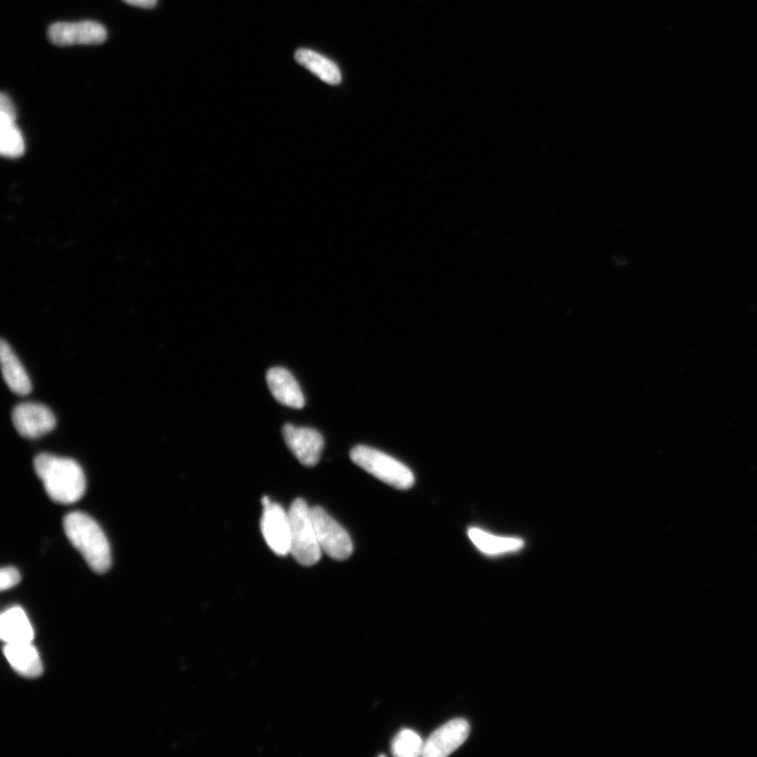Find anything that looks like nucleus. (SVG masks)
<instances>
[{"mask_svg": "<svg viewBox=\"0 0 757 757\" xmlns=\"http://www.w3.org/2000/svg\"><path fill=\"white\" fill-rule=\"evenodd\" d=\"M34 469L48 496L56 503L73 504L86 494L84 470L72 459L40 454L34 460Z\"/></svg>", "mask_w": 757, "mask_h": 757, "instance_id": "1", "label": "nucleus"}, {"mask_svg": "<svg viewBox=\"0 0 757 757\" xmlns=\"http://www.w3.org/2000/svg\"><path fill=\"white\" fill-rule=\"evenodd\" d=\"M65 533L97 574H105L112 564L111 547L104 530L85 513L69 514L64 520Z\"/></svg>", "mask_w": 757, "mask_h": 757, "instance_id": "2", "label": "nucleus"}, {"mask_svg": "<svg viewBox=\"0 0 757 757\" xmlns=\"http://www.w3.org/2000/svg\"><path fill=\"white\" fill-rule=\"evenodd\" d=\"M351 459L366 473L394 488L409 489L415 484L411 469L378 449L358 445L352 449Z\"/></svg>", "mask_w": 757, "mask_h": 757, "instance_id": "3", "label": "nucleus"}, {"mask_svg": "<svg viewBox=\"0 0 757 757\" xmlns=\"http://www.w3.org/2000/svg\"><path fill=\"white\" fill-rule=\"evenodd\" d=\"M291 522V554L303 566H313L322 557L311 508L303 499H297L289 510Z\"/></svg>", "mask_w": 757, "mask_h": 757, "instance_id": "4", "label": "nucleus"}, {"mask_svg": "<svg viewBox=\"0 0 757 757\" xmlns=\"http://www.w3.org/2000/svg\"><path fill=\"white\" fill-rule=\"evenodd\" d=\"M311 515L319 544L325 554L338 561L349 559L354 545L347 531L319 506L311 508Z\"/></svg>", "mask_w": 757, "mask_h": 757, "instance_id": "5", "label": "nucleus"}, {"mask_svg": "<svg viewBox=\"0 0 757 757\" xmlns=\"http://www.w3.org/2000/svg\"><path fill=\"white\" fill-rule=\"evenodd\" d=\"M12 420L17 433L27 439L43 437L56 426V418L51 409L40 403H23L17 405L12 413Z\"/></svg>", "mask_w": 757, "mask_h": 757, "instance_id": "6", "label": "nucleus"}, {"mask_svg": "<svg viewBox=\"0 0 757 757\" xmlns=\"http://www.w3.org/2000/svg\"><path fill=\"white\" fill-rule=\"evenodd\" d=\"M261 530L265 542L277 556L284 557L291 554L290 515L280 504L272 502L264 507Z\"/></svg>", "mask_w": 757, "mask_h": 757, "instance_id": "7", "label": "nucleus"}, {"mask_svg": "<svg viewBox=\"0 0 757 757\" xmlns=\"http://www.w3.org/2000/svg\"><path fill=\"white\" fill-rule=\"evenodd\" d=\"M107 35L105 27L95 22L57 23L49 29L51 43L60 47L100 45Z\"/></svg>", "mask_w": 757, "mask_h": 757, "instance_id": "8", "label": "nucleus"}, {"mask_svg": "<svg viewBox=\"0 0 757 757\" xmlns=\"http://www.w3.org/2000/svg\"><path fill=\"white\" fill-rule=\"evenodd\" d=\"M282 433L286 445L302 465L312 467L319 462L324 440L315 429L286 424Z\"/></svg>", "mask_w": 757, "mask_h": 757, "instance_id": "9", "label": "nucleus"}, {"mask_svg": "<svg viewBox=\"0 0 757 757\" xmlns=\"http://www.w3.org/2000/svg\"><path fill=\"white\" fill-rule=\"evenodd\" d=\"M469 724L464 719H456L436 730L425 742L424 757H445L455 752L468 738Z\"/></svg>", "mask_w": 757, "mask_h": 757, "instance_id": "10", "label": "nucleus"}, {"mask_svg": "<svg viewBox=\"0 0 757 757\" xmlns=\"http://www.w3.org/2000/svg\"><path fill=\"white\" fill-rule=\"evenodd\" d=\"M16 110L5 93L0 97V151L6 157L17 158L25 152V140L16 127Z\"/></svg>", "mask_w": 757, "mask_h": 757, "instance_id": "11", "label": "nucleus"}, {"mask_svg": "<svg viewBox=\"0 0 757 757\" xmlns=\"http://www.w3.org/2000/svg\"><path fill=\"white\" fill-rule=\"evenodd\" d=\"M267 381L274 398L281 404L301 409L305 405L300 385L285 368L273 367L267 374Z\"/></svg>", "mask_w": 757, "mask_h": 757, "instance_id": "12", "label": "nucleus"}, {"mask_svg": "<svg viewBox=\"0 0 757 757\" xmlns=\"http://www.w3.org/2000/svg\"><path fill=\"white\" fill-rule=\"evenodd\" d=\"M4 653L14 671L23 677L35 679L43 674L42 659L32 643L6 644Z\"/></svg>", "mask_w": 757, "mask_h": 757, "instance_id": "13", "label": "nucleus"}, {"mask_svg": "<svg viewBox=\"0 0 757 757\" xmlns=\"http://www.w3.org/2000/svg\"><path fill=\"white\" fill-rule=\"evenodd\" d=\"M0 638L6 644L32 643L34 629L24 609L13 607L0 618Z\"/></svg>", "mask_w": 757, "mask_h": 757, "instance_id": "14", "label": "nucleus"}, {"mask_svg": "<svg viewBox=\"0 0 757 757\" xmlns=\"http://www.w3.org/2000/svg\"><path fill=\"white\" fill-rule=\"evenodd\" d=\"M0 360H2L3 376L10 390L19 396L29 395L32 392L30 378L22 362L5 340L0 344Z\"/></svg>", "mask_w": 757, "mask_h": 757, "instance_id": "15", "label": "nucleus"}, {"mask_svg": "<svg viewBox=\"0 0 757 757\" xmlns=\"http://www.w3.org/2000/svg\"><path fill=\"white\" fill-rule=\"evenodd\" d=\"M295 58L301 66L311 71L324 83L333 86L341 83V72L331 59L308 49L298 50Z\"/></svg>", "mask_w": 757, "mask_h": 757, "instance_id": "16", "label": "nucleus"}, {"mask_svg": "<svg viewBox=\"0 0 757 757\" xmlns=\"http://www.w3.org/2000/svg\"><path fill=\"white\" fill-rule=\"evenodd\" d=\"M470 540L486 555H501L523 548V540L504 538L484 533L483 530L472 528L468 531Z\"/></svg>", "mask_w": 757, "mask_h": 757, "instance_id": "17", "label": "nucleus"}, {"mask_svg": "<svg viewBox=\"0 0 757 757\" xmlns=\"http://www.w3.org/2000/svg\"><path fill=\"white\" fill-rule=\"evenodd\" d=\"M424 745L425 743L418 733L404 729L396 736L392 745V752L397 757H418L423 755Z\"/></svg>", "mask_w": 757, "mask_h": 757, "instance_id": "18", "label": "nucleus"}, {"mask_svg": "<svg viewBox=\"0 0 757 757\" xmlns=\"http://www.w3.org/2000/svg\"><path fill=\"white\" fill-rule=\"evenodd\" d=\"M20 582L19 571L14 567H6L0 572V588L3 591L15 587Z\"/></svg>", "mask_w": 757, "mask_h": 757, "instance_id": "19", "label": "nucleus"}, {"mask_svg": "<svg viewBox=\"0 0 757 757\" xmlns=\"http://www.w3.org/2000/svg\"><path fill=\"white\" fill-rule=\"evenodd\" d=\"M127 4L139 8H154L157 4V0H124Z\"/></svg>", "mask_w": 757, "mask_h": 757, "instance_id": "20", "label": "nucleus"}, {"mask_svg": "<svg viewBox=\"0 0 757 757\" xmlns=\"http://www.w3.org/2000/svg\"><path fill=\"white\" fill-rule=\"evenodd\" d=\"M272 503L269 497L265 496L262 498V505L263 507L268 506Z\"/></svg>", "mask_w": 757, "mask_h": 757, "instance_id": "21", "label": "nucleus"}]
</instances>
